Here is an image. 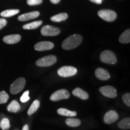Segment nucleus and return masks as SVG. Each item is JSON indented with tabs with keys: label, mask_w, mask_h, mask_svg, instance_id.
Listing matches in <instances>:
<instances>
[{
	"label": "nucleus",
	"mask_w": 130,
	"mask_h": 130,
	"mask_svg": "<svg viewBox=\"0 0 130 130\" xmlns=\"http://www.w3.org/2000/svg\"><path fill=\"white\" fill-rule=\"evenodd\" d=\"M83 41V37L79 35H73L70 36L63 42L62 46L63 49L65 50H70L77 48L81 44Z\"/></svg>",
	"instance_id": "1"
},
{
	"label": "nucleus",
	"mask_w": 130,
	"mask_h": 130,
	"mask_svg": "<svg viewBox=\"0 0 130 130\" xmlns=\"http://www.w3.org/2000/svg\"><path fill=\"white\" fill-rule=\"evenodd\" d=\"M26 80L23 77L18 78L11 84L10 91L13 95H15L21 92L25 86Z\"/></svg>",
	"instance_id": "2"
},
{
	"label": "nucleus",
	"mask_w": 130,
	"mask_h": 130,
	"mask_svg": "<svg viewBox=\"0 0 130 130\" xmlns=\"http://www.w3.org/2000/svg\"><path fill=\"white\" fill-rule=\"evenodd\" d=\"M100 60L102 62L110 64H115L117 62L116 55L109 50H106L101 53L100 55Z\"/></svg>",
	"instance_id": "3"
},
{
	"label": "nucleus",
	"mask_w": 130,
	"mask_h": 130,
	"mask_svg": "<svg viewBox=\"0 0 130 130\" xmlns=\"http://www.w3.org/2000/svg\"><path fill=\"white\" fill-rule=\"evenodd\" d=\"M57 58L53 55L45 56L37 60L36 62V64L39 67H48L56 63Z\"/></svg>",
	"instance_id": "4"
},
{
	"label": "nucleus",
	"mask_w": 130,
	"mask_h": 130,
	"mask_svg": "<svg viewBox=\"0 0 130 130\" xmlns=\"http://www.w3.org/2000/svg\"><path fill=\"white\" fill-rule=\"evenodd\" d=\"M98 14L102 19L107 22L114 21L117 18L116 13L111 10H101L98 12Z\"/></svg>",
	"instance_id": "5"
},
{
	"label": "nucleus",
	"mask_w": 130,
	"mask_h": 130,
	"mask_svg": "<svg viewBox=\"0 0 130 130\" xmlns=\"http://www.w3.org/2000/svg\"><path fill=\"white\" fill-rule=\"evenodd\" d=\"M70 97V93L66 89H60L54 92L50 96L52 101H58L62 100H66Z\"/></svg>",
	"instance_id": "6"
},
{
	"label": "nucleus",
	"mask_w": 130,
	"mask_h": 130,
	"mask_svg": "<svg viewBox=\"0 0 130 130\" xmlns=\"http://www.w3.org/2000/svg\"><path fill=\"white\" fill-rule=\"evenodd\" d=\"M57 73L61 77H69L77 74V69L73 66H63L58 70Z\"/></svg>",
	"instance_id": "7"
},
{
	"label": "nucleus",
	"mask_w": 130,
	"mask_h": 130,
	"mask_svg": "<svg viewBox=\"0 0 130 130\" xmlns=\"http://www.w3.org/2000/svg\"><path fill=\"white\" fill-rule=\"evenodd\" d=\"M40 32L45 36H56L59 35L60 30L54 26L45 25L42 28Z\"/></svg>",
	"instance_id": "8"
},
{
	"label": "nucleus",
	"mask_w": 130,
	"mask_h": 130,
	"mask_svg": "<svg viewBox=\"0 0 130 130\" xmlns=\"http://www.w3.org/2000/svg\"><path fill=\"white\" fill-rule=\"evenodd\" d=\"M100 92L105 96L110 98H115L118 95L116 89L110 86H102L100 88Z\"/></svg>",
	"instance_id": "9"
},
{
	"label": "nucleus",
	"mask_w": 130,
	"mask_h": 130,
	"mask_svg": "<svg viewBox=\"0 0 130 130\" xmlns=\"http://www.w3.org/2000/svg\"><path fill=\"white\" fill-rule=\"evenodd\" d=\"M54 47V45L53 42L48 41L38 42V43H37L35 45V50L38 51H46V50H52Z\"/></svg>",
	"instance_id": "10"
},
{
	"label": "nucleus",
	"mask_w": 130,
	"mask_h": 130,
	"mask_svg": "<svg viewBox=\"0 0 130 130\" xmlns=\"http://www.w3.org/2000/svg\"><path fill=\"white\" fill-rule=\"evenodd\" d=\"M119 119V115L116 111L114 110H110L105 113L104 117V121L107 124H111V123L116 122Z\"/></svg>",
	"instance_id": "11"
},
{
	"label": "nucleus",
	"mask_w": 130,
	"mask_h": 130,
	"mask_svg": "<svg viewBox=\"0 0 130 130\" xmlns=\"http://www.w3.org/2000/svg\"><path fill=\"white\" fill-rule=\"evenodd\" d=\"M95 75L98 79L102 81L108 80L110 78L108 71L103 68H98L95 71Z\"/></svg>",
	"instance_id": "12"
},
{
	"label": "nucleus",
	"mask_w": 130,
	"mask_h": 130,
	"mask_svg": "<svg viewBox=\"0 0 130 130\" xmlns=\"http://www.w3.org/2000/svg\"><path fill=\"white\" fill-rule=\"evenodd\" d=\"M40 15V13L37 11L35 12H31L30 13H24L19 16L18 19L20 21H27L31 19H33L36 18Z\"/></svg>",
	"instance_id": "13"
},
{
	"label": "nucleus",
	"mask_w": 130,
	"mask_h": 130,
	"mask_svg": "<svg viewBox=\"0 0 130 130\" xmlns=\"http://www.w3.org/2000/svg\"><path fill=\"white\" fill-rule=\"evenodd\" d=\"M21 39V36L19 35H12L4 37L3 41L7 44H15L18 43Z\"/></svg>",
	"instance_id": "14"
},
{
	"label": "nucleus",
	"mask_w": 130,
	"mask_h": 130,
	"mask_svg": "<svg viewBox=\"0 0 130 130\" xmlns=\"http://www.w3.org/2000/svg\"><path fill=\"white\" fill-rule=\"evenodd\" d=\"M72 94L75 96H77L79 98L81 99V100H86L89 98V94L81 88L79 87H77L75 89H74L72 91Z\"/></svg>",
	"instance_id": "15"
},
{
	"label": "nucleus",
	"mask_w": 130,
	"mask_h": 130,
	"mask_svg": "<svg viewBox=\"0 0 130 130\" xmlns=\"http://www.w3.org/2000/svg\"><path fill=\"white\" fill-rule=\"evenodd\" d=\"M7 109L10 112L17 113L20 110L21 106L17 101L13 100L9 104V105L7 106Z\"/></svg>",
	"instance_id": "16"
},
{
	"label": "nucleus",
	"mask_w": 130,
	"mask_h": 130,
	"mask_svg": "<svg viewBox=\"0 0 130 130\" xmlns=\"http://www.w3.org/2000/svg\"><path fill=\"white\" fill-rule=\"evenodd\" d=\"M57 113L58 115H61V116L68 117H74L77 115V112L74 111H70V110L64 108H60L59 109H58Z\"/></svg>",
	"instance_id": "17"
},
{
	"label": "nucleus",
	"mask_w": 130,
	"mask_h": 130,
	"mask_svg": "<svg viewBox=\"0 0 130 130\" xmlns=\"http://www.w3.org/2000/svg\"><path fill=\"white\" fill-rule=\"evenodd\" d=\"M119 42L122 43H128L130 42V30L128 29L125 31L121 35L119 39Z\"/></svg>",
	"instance_id": "18"
},
{
	"label": "nucleus",
	"mask_w": 130,
	"mask_h": 130,
	"mask_svg": "<svg viewBox=\"0 0 130 130\" xmlns=\"http://www.w3.org/2000/svg\"><path fill=\"white\" fill-rule=\"evenodd\" d=\"M65 123L70 127H77L81 125V121L78 119L68 118L65 121Z\"/></svg>",
	"instance_id": "19"
},
{
	"label": "nucleus",
	"mask_w": 130,
	"mask_h": 130,
	"mask_svg": "<svg viewBox=\"0 0 130 130\" xmlns=\"http://www.w3.org/2000/svg\"><path fill=\"white\" fill-rule=\"evenodd\" d=\"M42 21H35V22H31V23L27 24L25 25H23L22 28L25 30H34L38 28L42 25Z\"/></svg>",
	"instance_id": "20"
},
{
	"label": "nucleus",
	"mask_w": 130,
	"mask_h": 130,
	"mask_svg": "<svg viewBox=\"0 0 130 130\" xmlns=\"http://www.w3.org/2000/svg\"><path fill=\"white\" fill-rule=\"evenodd\" d=\"M68 18V15L66 13H59L56 15L52 16L51 18V20L53 22H59L61 21H65Z\"/></svg>",
	"instance_id": "21"
},
{
	"label": "nucleus",
	"mask_w": 130,
	"mask_h": 130,
	"mask_svg": "<svg viewBox=\"0 0 130 130\" xmlns=\"http://www.w3.org/2000/svg\"><path fill=\"white\" fill-rule=\"evenodd\" d=\"M19 12V10L18 9H10V10H7L3 11L1 13L0 15H1L3 18H9L11 16L16 15Z\"/></svg>",
	"instance_id": "22"
},
{
	"label": "nucleus",
	"mask_w": 130,
	"mask_h": 130,
	"mask_svg": "<svg viewBox=\"0 0 130 130\" xmlns=\"http://www.w3.org/2000/svg\"><path fill=\"white\" fill-rule=\"evenodd\" d=\"M40 106V102L38 100H35L32 103V104L31 105V106L29 108L28 110V115L29 116H31L32 114H34L36 111L38 110V108H39Z\"/></svg>",
	"instance_id": "23"
},
{
	"label": "nucleus",
	"mask_w": 130,
	"mask_h": 130,
	"mask_svg": "<svg viewBox=\"0 0 130 130\" xmlns=\"http://www.w3.org/2000/svg\"><path fill=\"white\" fill-rule=\"evenodd\" d=\"M118 127L121 129H129L130 128V119L126 118L123 119L118 123Z\"/></svg>",
	"instance_id": "24"
},
{
	"label": "nucleus",
	"mask_w": 130,
	"mask_h": 130,
	"mask_svg": "<svg viewBox=\"0 0 130 130\" xmlns=\"http://www.w3.org/2000/svg\"><path fill=\"white\" fill-rule=\"evenodd\" d=\"M10 127V123L9 119L7 118H3V119L0 121V128L3 130H7Z\"/></svg>",
	"instance_id": "25"
},
{
	"label": "nucleus",
	"mask_w": 130,
	"mask_h": 130,
	"mask_svg": "<svg viewBox=\"0 0 130 130\" xmlns=\"http://www.w3.org/2000/svg\"><path fill=\"white\" fill-rule=\"evenodd\" d=\"M9 99V96L5 91L0 92V104H5Z\"/></svg>",
	"instance_id": "26"
},
{
	"label": "nucleus",
	"mask_w": 130,
	"mask_h": 130,
	"mask_svg": "<svg viewBox=\"0 0 130 130\" xmlns=\"http://www.w3.org/2000/svg\"><path fill=\"white\" fill-rule=\"evenodd\" d=\"M122 101L127 106H130V93H126L122 96Z\"/></svg>",
	"instance_id": "27"
},
{
	"label": "nucleus",
	"mask_w": 130,
	"mask_h": 130,
	"mask_svg": "<svg viewBox=\"0 0 130 130\" xmlns=\"http://www.w3.org/2000/svg\"><path fill=\"white\" fill-rule=\"evenodd\" d=\"M30 98L29 96V91L28 90H27L25 91L24 93L22 94V95L21 96V98H20V100L22 102H27L28 101L30 100Z\"/></svg>",
	"instance_id": "28"
},
{
	"label": "nucleus",
	"mask_w": 130,
	"mask_h": 130,
	"mask_svg": "<svg viewBox=\"0 0 130 130\" xmlns=\"http://www.w3.org/2000/svg\"><path fill=\"white\" fill-rule=\"evenodd\" d=\"M27 3L29 6H36L41 4L42 0H27Z\"/></svg>",
	"instance_id": "29"
},
{
	"label": "nucleus",
	"mask_w": 130,
	"mask_h": 130,
	"mask_svg": "<svg viewBox=\"0 0 130 130\" xmlns=\"http://www.w3.org/2000/svg\"><path fill=\"white\" fill-rule=\"evenodd\" d=\"M7 21L6 19L0 18V30H1L3 28L7 25Z\"/></svg>",
	"instance_id": "30"
},
{
	"label": "nucleus",
	"mask_w": 130,
	"mask_h": 130,
	"mask_svg": "<svg viewBox=\"0 0 130 130\" xmlns=\"http://www.w3.org/2000/svg\"><path fill=\"white\" fill-rule=\"evenodd\" d=\"M90 1L97 4H101L102 2V0H90Z\"/></svg>",
	"instance_id": "31"
},
{
	"label": "nucleus",
	"mask_w": 130,
	"mask_h": 130,
	"mask_svg": "<svg viewBox=\"0 0 130 130\" xmlns=\"http://www.w3.org/2000/svg\"><path fill=\"white\" fill-rule=\"evenodd\" d=\"M50 1H51L53 4H58V3L60 1V0H50Z\"/></svg>",
	"instance_id": "32"
},
{
	"label": "nucleus",
	"mask_w": 130,
	"mask_h": 130,
	"mask_svg": "<svg viewBox=\"0 0 130 130\" xmlns=\"http://www.w3.org/2000/svg\"><path fill=\"white\" fill-rule=\"evenodd\" d=\"M22 130H29V127L28 125H25L23 126V128H22Z\"/></svg>",
	"instance_id": "33"
}]
</instances>
